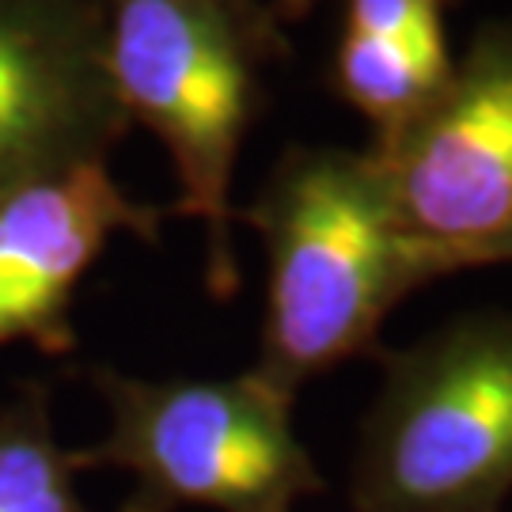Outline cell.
Here are the masks:
<instances>
[{
    "instance_id": "1",
    "label": "cell",
    "mask_w": 512,
    "mask_h": 512,
    "mask_svg": "<svg viewBox=\"0 0 512 512\" xmlns=\"http://www.w3.org/2000/svg\"><path fill=\"white\" fill-rule=\"evenodd\" d=\"M266 251L255 368L296 395L353 357H380V330L437 266L406 232L372 148L289 145L236 213Z\"/></svg>"
},
{
    "instance_id": "2",
    "label": "cell",
    "mask_w": 512,
    "mask_h": 512,
    "mask_svg": "<svg viewBox=\"0 0 512 512\" xmlns=\"http://www.w3.org/2000/svg\"><path fill=\"white\" fill-rule=\"evenodd\" d=\"M285 54L274 8L232 0H107V65L129 122L171 156L183 217L205 224V281L236 293L232 179L255 126L266 65Z\"/></svg>"
},
{
    "instance_id": "3",
    "label": "cell",
    "mask_w": 512,
    "mask_h": 512,
    "mask_svg": "<svg viewBox=\"0 0 512 512\" xmlns=\"http://www.w3.org/2000/svg\"><path fill=\"white\" fill-rule=\"evenodd\" d=\"M349 512H501L512 497V315L467 311L380 353Z\"/></svg>"
},
{
    "instance_id": "4",
    "label": "cell",
    "mask_w": 512,
    "mask_h": 512,
    "mask_svg": "<svg viewBox=\"0 0 512 512\" xmlns=\"http://www.w3.org/2000/svg\"><path fill=\"white\" fill-rule=\"evenodd\" d=\"M107 437L76 467H118L133 490L118 512H293L323 478L293 425L296 395L255 368L228 380H137L95 368Z\"/></svg>"
},
{
    "instance_id": "5",
    "label": "cell",
    "mask_w": 512,
    "mask_h": 512,
    "mask_svg": "<svg viewBox=\"0 0 512 512\" xmlns=\"http://www.w3.org/2000/svg\"><path fill=\"white\" fill-rule=\"evenodd\" d=\"M368 148L440 277L501 266L512 239V16L482 23L437 99Z\"/></svg>"
},
{
    "instance_id": "6",
    "label": "cell",
    "mask_w": 512,
    "mask_h": 512,
    "mask_svg": "<svg viewBox=\"0 0 512 512\" xmlns=\"http://www.w3.org/2000/svg\"><path fill=\"white\" fill-rule=\"evenodd\" d=\"M126 129L107 0H0V190L107 160Z\"/></svg>"
},
{
    "instance_id": "7",
    "label": "cell",
    "mask_w": 512,
    "mask_h": 512,
    "mask_svg": "<svg viewBox=\"0 0 512 512\" xmlns=\"http://www.w3.org/2000/svg\"><path fill=\"white\" fill-rule=\"evenodd\" d=\"M160 239V209L133 202L107 160L0 190V346L69 353L73 296L110 239Z\"/></svg>"
},
{
    "instance_id": "8",
    "label": "cell",
    "mask_w": 512,
    "mask_h": 512,
    "mask_svg": "<svg viewBox=\"0 0 512 512\" xmlns=\"http://www.w3.org/2000/svg\"><path fill=\"white\" fill-rule=\"evenodd\" d=\"M452 61V46H418L342 31L330 57V88L372 122V141H387L437 99Z\"/></svg>"
},
{
    "instance_id": "9",
    "label": "cell",
    "mask_w": 512,
    "mask_h": 512,
    "mask_svg": "<svg viewBox=\"0 0 512 512\" xmlns=\"http://www.w3.org/2000/svg\"><path fill=\"white\" fill-rule=\"evenodd\" d=\"M76 456L54 437L46 387L0 403V512H92L76 490Z\"/></svg>"
},
{
    "instance_id": "10",
    "label": "cell",
    "mask_w": 512,
    "mask_h": 512,
    "mask_svg": "<svg viewBox=\"0 0 512 512\" xmlns=\"http://www.w3.org/2000/svg\"><path fill=\"white\" fill-rule=\"evenodd\" d=\"M452 4L456 0H346L342 31L418 46H448L444 16Z\"/></svg>"
},
{
    "instance_id": "11",
    "label": "cell",
    "mask_w": 512,
    "mask_h": 512,
    "mask_svg": "<svg viewBox=\"0 0 512 512\" xmlns=\"http://www.w3.org/2000/svg\"><path fill=\"white\" fill-rule=\"evenodd\" d=\"M315 4H319V0H274V16H277V23H281V19H304Z\"/></svg>"
},
{
    "instance_id": "12",
    "label": "cell",
    "mask_w": 512,
    "mask_h": 512,
    "mask_svg": "<svg viewBox=\"0 0 512 512\" xmlns=\"http://www.w3.org/2000/svg\"><path fill=\"white\" fill-rule=\"evenodd\" d=\"M232 4H243V8H262V0H232Z\"/></svg>"
},
{
    "instance_id": "13",
    "label": "cell",
    "mask_w": 512,
    "mask_h": 512,
    "mask_svg": "<svg viewBox=\"0 0 512 512\" xmlns=\"http://www.w3.org/2000/svg\"><path fill=\"white\" fill-rule=\"evenodd\" d=\"M505 262H512V239L505 243V255H501V266H505Z\"/></svg>"
}]
</instances>
